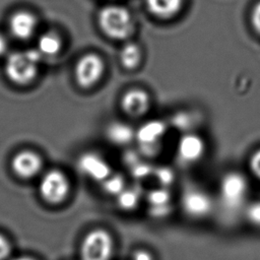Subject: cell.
Listing matches in <instances>:
<instances>
[{
    "instance_id": "obj_26",
    "label": "cell",
    "mask_w": 260,
    "mask_h": 260,
    "mask_svg": "<svg viewBox=\"0 0 260 260\" xmlns=\"http://www.w3.org/2000/svg\"><path fill=\"white\" fill-rule=\"evenodd\" d=\"M10 244L8 240L0 234V260H5L10 253Z\"/></svg>"
},
{
    "instance_id": "obj_19",
    "label": "cell",
    "mask_w": 260,
    "mask_h": 260,
    "mask_svg": "<svg viewBox=\"0 0 260 260\" xmlns=\"http://www.w3.org/2000/svg\"><path fill=\"white\" fill-rule=\"evenodd\" d=\"M105 192L111 195H119L124 189V179L121 175H111L104 182H102Z\"/></svg>"
},
{
    "instance_id": "obj_16",
    "label": "cell",
    "mask_w": 260,
    "mask_h": 260,
    "mask_svg": "<svg viewBox=\"0 0 260 260\" xmlns=\"http://www.w3.org/2000/svg\"><path fill=\"white\" fill-rule=\"evenodd\" d=\"M61 40L54 32H46L38 40V50L43 56H54L61 49Z\"/></svg>"
},
{
    "instance_id": "obj_17",
    "label": "cell",
    "mask_w": 260,
    "mask_h": 260,
    "mask_svg": "<svg viewBox=\"0 0 260 260\" xmlns=\"http://www.w3.org/2000/svg\"><path fill=\"white\" fill-rule=\"evenodd\" d=\"M140 48L134 43L126 44L120 52V61L126 69H134L140 62Z\"/></svg>"
},
{
    "instance_id": "obj_2",
    "label": "cell",
    "mask_w": 260,
    "mask_h": 260,
    "mask_svg": "<svg viewBox=\"0 0 260 260\" xmlns=\"http://www.w3.org/2000/svg\"><path fill=\"white\" fill-rule=\"evenodd\" d=\"M99 25L106 36L115 40H124L133 30L130 12L120 5L103 7L99 12Z\"/></svg>"
},
{
    "instance_id": "obj_21",
    "label": "cell",
    "mask_w": 260,
    "mask_h": 260,
    "mask_svg": "<svg viewBox=\"0 0 260 260\" xmlns=\"http://www.w3.org/2000/svg\"><path fill=\"white\" fill-rule=\"evenodd\" d=\"M246 216L252 224L260 226V201L254 202L247 207Z\"/></svg>"
},
{
    "instance_id": "obj_30",
    "label": "cell",
    "mask_w": 260,
    "mask_h": 260,
    "mask_svg": "<svg viewBox=\"0 0 260 260\" xmlns=\"http://www.w3.org/2000/svg\"><path fill=\"white\" fill-rule=\"evenodd\" d=\"M12 260H36L31 257H28V256H20V257H17V258H14Z\"/></svg>"
},
{
    "instance_id": "obj_5",
    "label": "cell",
    "mask_w": 260,
    "mask_h": 260,
    "mask_svg": "<svg viewBox=\"0 0 260 260\" xmlns=\"http://www.w3.org/2000/svg\"><path fill=\"white\" fill-rule=\"evenodd\" d=\"M104 70L105 65L102 58L94 53H87L75 65V79L79 86L88 88L101 79Z\"/></svg>"
},
{
    "instance_id": "obj_15",
    "label": "cell",
    "mask_w": 260,
    "mask_h": 260,
    "mask_svg": "<svg viewBox=\"0 0 260 260\" xmlns=\"http://www.w3.org/2000/svg\"><path fill=\"white\" fill-rule=\"evenodd\" d=\"M135 133L133 132L132 128L124 123L115 122L109 125L107 128V137L108 139L117 145H124L129 143Z\"/></svg>"
},
{
    "instance_id": "obj_27",
    "label": "cell",
    "mask_w": 260,
    "mask_h": 260,
    "mask_svg": "<svg viewBox=\"0 0 260 260\" xmlns=\"http://www.w3.org/2000/svg\"><path fill=\"white\" fill-rule=\"evenodd\" d=\"M169 211H170V205L150 207V213L153 216H165L169 213Z\"/></svg>"
},
{
    "instance_id": "obj_14",
    "label": "cell",
    "mask_w": 260,
    "mask_h": 260,
    "mask_svg": "<svg viewBox=\"0 0 260 260\" xmlns=\"http://www.w3.org/2000/svg\"><path fill=\"white\" fill-rule=\"evenodd\" d=\"M149 12L160 18H169L177 14L183 5V0H145Z\"/></svg>"
},
{
    "instance_id": "obj_6",
    "label": "cell",
    "mask_w": 260,
    "mask_h": 260,
    "mask_svg": "<svg viewBox=\"0 0 260 260\" xmlns=\"http://www.w3.org/2000/svg\"><path fill=\"white\" fill-rule=\"evenodd\" d=\"M247 193V181L239 173L226 174L220 183V198L230 209L241 206Z\"/></svg>"
},
{
    "instance_id": "obj_4",
    "label": "cell",
    "mask_w": 260,
    "mask_h": 260,
    "mask_svg": "<svg viewBox=\"0 0 260 260\" xmlns=\"http://www.w3.org/2000/svg\"><path fill=\"white\" fill-rule=\"evenodd\" d=\"M69 181L66 175L59 170L47 172L41 179L39 191L42 198L52 204L62 202L69 192Z\"/></svg>"
},
{
    "instance_id": "obj_18",
    "label": "cell",
    "mask_w": 260,
    "mask_h": 260,
    "mask_svg": "<svg viewBox=\"0 0 260 260\" xmlns=\"http://www.w3.org/2000/svg\"><path fill=\"white\" fill-rule=\"evenodd\" d=\"M118 196V204L122 209L130 210L136 207L139 201V193L137 190L129 188L124 189Z\"/></svg>"
},
{
    "instance_id": "obj_1",
    "label": "cell",
    "mask_w": 260,
    "mask_h": 260,
    "mask_svg": "<svg viewBox=\"0 0 260 260\" xmlns=\"http://www.w3.org/2000/svg\"><path fill=\"white\" fill-rule=\"evenodd\" d=\"M42 58L43 55L38 49L11 53L5 62L7 78L18 85L28 84L37 76Z\"/></svg>"
},
{
    "instance_id": "obj_28",
    "label": "cell",
    "mask_w": 260,
    "mask_h": 260,
    "mask_svg": "<svg viewBox=\"0 0 260 260\" xmlns=\"http://www.w3.org/2000/svg\"><path fill=\"white\" fill-rule=\"evenodd\" d=\"M132 260H152V257L148 252L144 250H138L134 252Z\"/></svg>"
},
{
    "instance_id": "obj_3",
    "label": "cell",
    "mask_w": 260,
    "mask_h": 260,
    "mask_svg": "<svg viewBox=\"0 0 260 260\" xmlns=\"http://www.w3.org/2000/svg\"><path fill=\"white\" fill-rule=\"evenodd\" d=\"M112 253V237L104 230L91 231L82 241L81 260H110Z\"/></svg>"
},
{
    "instance_id": "obj_29",
    "label": "cell",
    "mask_w": 260,
    "mask_h": 260,
    "mask_svg": "<svg viewBox=\"0 0 260 260\" xmlns=\"http://www.w3.org/2000/svg\"><path fill=\"white\" fill-rule=\"evenodd\" d=\"M7 50V41L3 35L0 34V56L4 55Z\"/></svg>"
},
{
    "instance_id": "obj_7",
    "label": "cell",
    "mask_w": 260,
    "mask_h": 260,
    "mask_svg": "<svg viewBox=\"0 0 260 260\" xmlns=\"http://www.w3.org/2000/svg\"><path fill=\"white\" fill-rule=\"evenodd\" d=\"M78 168L80 172L96 182H104L112 175L110 165L99 154L86 152L78 159Z\"/></svg>"
},
{
    "instance_id": "obj_8",
    "label": "cell",
    "mask_w": 260,
    "mask_h": 260,
    "mask_svg": "<svg viewBox=\"0 0 260 260\" xmlns=\"http://www.w3.org/2000/svg\"><path fill=\"white\" fill-rule=\"evenodd\" d=\"M43 160L41 156L31 150H21L16 153L11 160V168L16 176L29 179L35 177L42 169Z\"/></svg>"
},
{
    "instance_id": "obj_24",
    "label": "cell",
    "mask_w": 260,
    "mask_h": 260,
    "mask_svg": "<svg viewBox=\"0 0 260 260\" xmlns=\"http://www.w3.org/2000/svg\"><path fill=\"white\" fill-rule=\"evenodd\" d=\"M251 22L255 30L260 34V1L253 7L251 12Z\"/></svg>"
},
{
    "instance_id": "obj_11",
    "label": "cell",
    "mask_w": 260,
    "mask_h": 260,
    "mask_svg": "<svg viewBox=\"0 0 260 260\" xmlns=\"http://www.w3.org/2000/svg\"><path fill=\"white\" fill-rule=\"evenodd\" d=\"M123 111L132 116L138 117L143 115L149 106L148 94L141 89H131L127 91L121 101Z\"/></svg>"
},
{
    "instance_id": "obj_12",
    "label": "cell",
    "mask_w": 260,
    "mask_h": 260,
    "mask_svg": "<svg viewBox=\"0 0 260 260\" xmlns=\"http://www.w3.org/2000/svg\"><path fill=\"white\" fill-rule=\"evenodd\" d=\"M204 152L203 140L195 134L184 135L178 144L179 156L188 162L195 161L201 157Z\"/></svg>"
},
{
    "instance_id": "obj_20",
    "label": "cell",
    "mask_w": 260,
    "mask_h": 260,
    "mask_svg": "<svg viewBox=\"0 0 260 260\" xmlns=\"http://www.w3.org/2000/svg\"><path fill=\"white\" fill-rule=\"evenodd\" d=\"M170 198H171V195L169 191L165 188L151 190L147 195V201L150 204V207L169 205Z\"/></svg>"
},
{
    "instance_id": "obj_10",
    "label": "cell",
    "mask_w": 260,
    "mask_h": 260,
    "mask_svg": "<svg viewBox=\"0 0 260 260\" xmlns=\"http://www.w3.org/2000/svg\"><path fill=\"white\" fill-rule=\"evenodd\" d=\"M37 18L29 11H16L9 19V29L11 34L19 40H27L35 32Z\"/></svg>"
},
{
    "instance_id": "obj_13",
    "label": "cell",
    "mask_w": 260,
    "mask_h": 260,
    "mask_svg": "<svg viewBox=\"0 0 260 260\" xmlns=\"http://www.w3.org/2000/svg\"><path fill=\"white\" fill-rule=\"evenodd\" d=\"M166 132V125L158 120L149 121L143 124L135 133V136L141 146L157 145L159 139Z\"/></svg>"
},
{
    "instance_id": "obj_23",
    "label": "cell",
    "mask_w": 260,
    "mask_h": 260,
    "mask_svg": "<svg viewBox=\"0 0 260 260\" xmlns=\"http://www.w3.org/2000/svg\"><path fill=\"white\" fill-rule=\"evenodd\" d=\"M250 169L260 179V149L256 150L250 158Z\"/></svg>"
},
{
    "instance_id": "obj_22",
    "label": "cell",
    "mask_w": 260,
    "mask_h": 260,
    "mask_svg": "<svg viewBox=\"0 0 260 260\" xmlns=\"http://www.w3.org/2000/svg\"><path fill=\"white\" fill-rule=\"evenodd\" d=\"M155 177L157 178L158 182L164 186L171 184L174 180V174L169 168H158L155 171Z\"/></svg>"
},
{
    "instance_id": "obj_9",
    "label": "cell",
    "mask_w": 260,
    "mask_h": 260,
    "mask_svg": "<svg viewBox=\"0 0 260 260\" xmlns=\"http://www.w3.org/2000/svg\"><path fill=\"white\" fill-rule=\"evenodd\" d=\"M182 205L186 213L190 216L202 217L210 211L211 200L202 191L189 190L183 196Z\"/></svg>"
},
{
    "instance_id": "obj_25",
    "label": "cell",
    "mask_w": 260,
    "mask_h": 260,
    "mask_svg": "<svg viewBox=\"0 0 260 260\" xmlns=\"http://www.w3.org/2000/svg\"><path fill=\"white\" fill-rule=\"evenodd\" d=\"M133 175L137 178H143L145 176H147L150 172H151V169L149 168L148 165H145V164H138V165H133Z\"/></svg>"
}]
</instances>
